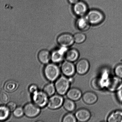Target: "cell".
Segmentation results:
<instances>
[{
    "label": "cell",
    "mask_w": 122,
    "mask_h": 122,
    "mask_svg": "<svg viewBox=\"0 0 122 122\" xmlns=\"http://www.w3.org/2000/svg\"><path fill=\"white\" fill-rule=\"evenodd\" d=\"M76 25L78 29L82 31L88 30L91 25L85 16L79 17L76 20Z\"/></svg>",
    "instance_id": "cell-13"
},
{
    "label": "cell",
    "mask_w": 122,
    "mask_h": 122,
    "mask_svg": "<svg viewBox=\"0 0 122 122\" xmlns=\"http://www.w3.org/2000/svg\"><path fill=\"white\" fill-rule=\"evenodd\" d=\"M69 3L74 5L79 1V0H68Z\"/></svg>",
    "instance_id": "cell-32"
},
{
    "label": "cell",
    "mask_w": 122,
    "mask_h": 122,
    "mask_svg": "<svg viewBox=\"0 0 122 122\" xmlns=\"http://www.w3.org/2000/svg\"><path fill=\"white\" fill-rule=\"evenodd\" d=\"M64 101L63 97L60 95H55L53 96L49 99L48 106L51 109H57L63 105Z\"/></svg>",
    "instance_id": "cell-10"
},
{
    "label": "cell",
    "mask_w": 122,
    "mask_h": 122,
    "mask_svg": "<svg viewBox=\"0 0 122 122\" xmlns=\"http://www.w3.org/2000/svg\"><path fill=\"white\" fill-rule=\"evenodd\" d=\"M66 47H63V48L56 51L53 52L51 55V58L53 61L58 63L61 61L63 59L64 53L66 52Z\"/></svg>",
    "instance_id": "cell-17"
},
{
    "label": "cell",
    "mask_w": 122,
    "mask_h": 122,
    "mask_svg": "<svg viewBox=\"0 0 122 122\" xmlns=\"http://www.w3.org/2000/svg\"><path fill=\"white\" fill-rule=\"evenodd\" d=\"M62 73L67 77H71L76 71V67L73 62L66 61L62 63L61 67Z\"/></svg>",
    "instance_id": "cell-9"
},
{
    "label": "cell",
    "mask_w": 122,
    "mask_h": 122,
    "mask_svg": "<svg viewBox=\"0 0 122 122\" xmlns=\"http://www.w3.org/2000/svg\"><path fill=\"white\" fill-rule=\"evenodd\" d=\"M108 122H122V111L117 110L111 113L107 119Z\"/></svg>",
    "instance_id": "cell-19"
},
{
    "label": "cell",
    "mask_w": 122,
    "mask_h": 122,
    "mask_svg": "<svg viewBox=\"0 0 122 122\" xmlns=\"http://www.w3.org/2000/svg\"><path fill=\"white\" fill-rule=\"evenodd\" d=\"M70 81L65 76H62L57 79L55 83L56 90L59 95L66 94L70 86Z\"/></svg>",
    "instance_id": "cell-4"
},
{
    "label": "cell",
    "mask_w": 122,
    "mask_h": 122,
    "mask_svg": "<svg viewBox=\"0 0 122 122\" xmlns=\"http://www.w3.org/2000/svg\"><path fill=\"white\" fill-rule=\"evenodd\" d=\"M57 41L62 47L66 48L72 46L75 43L74 36L69 33L60 35L57 38Z\"/></svg>",
    "instance_id": "cell-6"
},
{
    "label": "cell",
    "mask_w": 122,
    "mask_h": 122,
    "mask_svg": "<svg viewBox=\"0 0 122 122\" xmlns=\"http://www.w3.org/2000/svg\"><path fill=\"white\" fill-rule=\"evenodd\" d=\"M44 73L46 78L50 81L56 80L60 74V70L58 67L54 63H49L45 67Z\"/></svg>",
    "instance_id": "cell-3"
},
{
    "label": "cell",
    "mask_w": 122,
    "mask_h": 122,
    "mask_svg": "<svg viewBox=\"0 0 122 122\" xmlns=\"http://www.w3.org/2000/svg\"><path fill=\"white\" fill-rule=\"evenodd\" d=\"M55 86L52 83H49L46 85L44 87L43 89V91L48 96H51L53 95L55 92Z\"/></svg>",
    "instance_id": "cell-25"
},
{
    "label": "cell",
    "mask_w": 122,
    "mask_h": 122,
    "mask_svg": "<svg viewBox=\"0 0 122 122\" xmlns=\"http://www.w3.org/2000/svg\"><path fill=\"white\" fill-rule=\"evenodd\" d=\"M10 111L7 107L0 106V121L6 120L9 117Z\"/></svg>",
    "instance_id": "cell-23"
},
{
    "label": "cell",
    "mask_w": 122,
    "mask_h": 122,
    "mask_svg": "<svg viewBox=\"0 0 122 122\" xmlns=\"http://www.w3.org/2000/svg\"><path fill=\"white\" fill-rule=\"evenodd\" d=\"M117 98L120 102H122V87L117 91Z\"/></svg>",
    "instance_id": "cell-31"
},
{
    "label": "cell",
    "mask_w": 122,
    "mask_h": 122,
    "mask_svg": "<svg viewBox=\"0 0 122 122\" xmlns=\"http://www.w3.org/2000/svg\"><path fill=\"white\" fill-rule=\"evenodd\" d=\"M18 84L16 81L10 80L5 83L4 88L7 92H11L14 91L17 88Z\"/></svg>",
    "instance_id": "cell-22"
},
{
    "label": "cell",
    "mask_w": 122,
    "mask_h": 122,
    "mask_svg": "<svg viewBox=\"0 0 122 122\" xmlns=\"http://www.w3.org/2000/svg\"><path fill=\"white\" fill-rule=\"evenodd\" d=\"M85 17L91 25H96L100 24L104 20V14L99 10L92 9L89 10Z\"/></svg>",
    "instance_id": "cell-2"
},
{
    "label": "cell",
    "mask_w": 122,
    "mask_h": 122,
    "mask_svg": "<svg viewBox=\"0 0 122 122\" xmlns=\"http://www.w3.org/2000/svg\"><path fill=\"white\" fill-rule=\"evenodd\" d=\"M29 91L33 94V99L34 103L40 107H43L48 102V96L44 91H38V87L35 85L30 86Z\"/></svg>",
    "instance_id": "cell-1"
},
{
    "label": "cell",
    "mask_w": 122,
    "mask_h": 122,
    "mask_svg": "<svg viewBox=\"0 0 122 122\" xmlns=\"http://www.w3.org/2000/svg\"><path fill=\"white\" fill-rule=\"evenodd\" d=\"M84 102L88 105H92L97 101V96L95 93L92 92H87L82 96Z\"/></svg>",
    "instance_id": "cell-14"
},
{
    "label": "cell",
    "mask_w": 122,
    "mask_h": 122,
    "mask_svg": "<svg viewBox=\"0 0 122 122\" xmlns=\"http://www.w3.org/2000/svg\"><path fill=\"white\" fill-rule=\"evenodd\" d=\"M106 81L100 78H96L91 81V85L93 88L96 90H100L106 86Z\"/></svg>",
    "instance_id": "cell-20"
},
{
    "label": "cell",
    "mask_w": 122,
    "mask_h": 122,
    "mask_svg": "<svg viewBox=\"0 0 122 122\" xmlns=\"http://www.w3.org/2000/svg\"><path fill=\"white\" fill-rule=\"evenodd\" d=\"M9 100L8 94L5 92L2 91L0 92V100L1 102L5 103L8 102Z\"/></svg>",
    "instance_id": "cell-29"
},
{
    "label": "cell",
    "mask_w": 122,
    "mask_h": 122,
    "mask_svg": "<svg viewBox=\"0 0 122 122\" xmlns=\"http://www.w3.org/2000/svg\"><path fill=\"white\" fill-rule=\"evenodd\" d=\"M24 113V109L21 107H18L14 111L13 114L14 116L17 118L22 117Z\"/></svg>",
    "instance_id": "cell-28"
},
{
    "label": "cell",
    "mask_w": 122,
    "mask_h": 122,
    "mask_svg": "<svg viewBox=\"0 0 122 122\" xmlns=\"http://www.w3.org/2000/svg\"><path fill=\"white\" fill-rule=\"evenodd\" d=\"M68 98L74 101L79 100L82 96V92L78 88H70L66 93Z\"/></svg>",
    "instance_id": "cell-15"
},
{
    "label": "cell",
    "mask_w": 122,
    "mask_h": 122,
    "mask_svg": "<svg viewBox=\"0 0 122 122\" xmlns=\"http://www.w3.org/2000/svg\"><path fill=\"white\" fill-rule=\"evenodd\" d=\"M23 109L25 115L30 118L36 117L40 112L39 106L35 104L31 103L26 104L24 107Z\"/></svg>",
    "instance_id": "cell-8"
},
{
    "label": "cell",
    "mask_w": 122,
    "mask_h": 122,
    "mask_svg": "<svg viewBox=\"0 0 122 122\" xmlns=\"http://www.w3.org/2000/svg\"><path fill=\"white\" fill-rule=\"evenodd\" d=\"M75 43L77 44H81L84 42L86 39V36L82 32L76 33L74 36Z\"/></svg>",
    "instance_id": "cell-24"
},
{
    "label": "cell",
    "mask_w": 122,
    "mask_h": 122,
    "mask_svg": "<svg viewBox=\"0 0 122 122\" xmlns=\"http://www.w3.org/2000/svg\"><path fill=\"white\" fill-rule=\"evenodd\" d=\"M16 103L13 102H11L7 104V107L11 112L14 111L16 108Z\"/></svg>",
    "instance_id": "cell-30"
},
{
    "label": "cell",
    "mask_w": 122,
    "mask_h": 122,
    "mask_svg": "<svg viewBox=\"0 0 122 122\" xmlns=\"http://www.w3.org/2000/svg\"><path fill=\"white\" fill-rule=\"evenodd\" d=\"M114 73L116 76L122 78V64H118L115 68Z\"/></svg>",
    "instance_id": "cell-27"
},
{
    "label": "cell",
    "mask_w": 122,
    "mask_h": 122,
    "mask_svg": "<svg viewBox=\"0 0 122 122\" xmlns=\"http://www.w3.org/2000/svg\"><path fill=\"white\" fill-rule=\"evenodd\" d=\"M51 58V55L47 50H42L38 53V59L41 63L43 64L48 63Z\"/></svg>",
    "instance_id": "cell-18"
},
{
    "label": "cell",
    "mask_w": 122,
    "mask_h": 122,
    "mask_svg": "<svg viewBox=\"0 0 122 122\" xmlns=\"http://www.w3.org/2000/svg\"><path fill=\"white\" fill-rule=\"evenodd\" d=\"M73 10L75 15L79 17L85 16L89 11L88 5L80 1L73 5Z\"/></svg>",
    "instance_id": "cell-7"
},
{
    "label": "cell",
    "mask_w": 122,
    "mask_h": 122,
    "mask_svg": "<svg viewBox=\"0 0 122 122\" xmlns=\"http://www.w3.org/2000/svg\"><path fill=\"white\" fill-rule=\"evenodd\" d=\"M65 56L67 61L73 62L78 59L80 56V53L77 49L72 48L67 50L65 54Z\"/></svg>",
    "instance_id": "cell-16"
},
{
    "label": "cell",
    "mask_w": 122,
    "mask_h": 122,
    "mask_svg": "<svg viewBox=\"0 0 122 122\" xmlns=\"http://www.w3.org/2000/svg\"><path fill=\"white\" fill-rule=\"evenodd\" d=\"M63 105L64 108L69 112H73L76 108L74 101L69 98L64 100Z\"/></svg>",
    "instance_id": "cell-21"
},
{
    "label": "cell",
    "mask_w": 122,
    "mask_h": 122,
    "mask_svg": "<svg viewBox=\"0 0 122 122\" xmlns=\"http://www.w3.org/2000/svg\"><path fill=\"white\" fill-rule=\"evenodd\" d=\"M75 115L77 121L82 122L88 121L91 117L90 112L85 108H81L78 110Z\"/></svg>",
    "instance_id": "cell-12"
},
{
    "label": "cell",
    "mask_w": 122,
    "mask_h": 122,
    "mask_svg": "<svg viewBox=\"0 0 122 122\" xmlns=\"http://www.w3.org/2000/svg\"><path fill=\"white\" fill-rule=\"evenodd\" d=\"M76 71L79 75H83L86 74L90 68L89 62L85 59L80 60L77 62L76 66Z\"/></svg>",
    "instance_id": "cell-11"
},
{
    "label": "cell",
    "mask_w": 122,
    "mask_h": 122,
    "mask_svg": "<svg viewBox=\"0 0 122 122\" xmlns=\"http://www.w3.org/2000/svg\"><path fill=\"white\" fill-rule=\"evenodd\" d=\"M105 87L110 91H117L122 87V79L116 76L110 78L106 81Z\"/></svg>",
    "instance_id": "cell-5"
},
{
    "label": "cell",
    "mask_w": 122,
    "mask_h": 122,
    "mask_svg": "<svg viewBox=\"0 0 122 122\" xmlns=\"http://www.w3.org/2000/svg\"><path fill=\"white\" fill-rule=\"evenodd\" d=\"M76 117L73 113H69L65 115L63 119V122H76L77 121Z\"/></svg>",
    "instance_id": "cell-26"
}]
</instances>
